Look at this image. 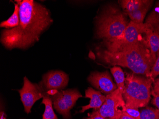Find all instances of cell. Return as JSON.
<instances>
[{"mask_svg":"<svg viewBox=\"0 0 159 119\" xmlns=\"http://www.w3.org/2000/svg\"><path fill=\"white\" fill-rule=\"evenodd\" d=\"M145 34L148 47L151 51L152 58L155 62L159 51V25L151 27L147 30Z\"/></svg>","mask_w":159,"mask_h":119,"instance_id":"7c38bea8","label":"cell"},{"mask_svg":"<svg viewBox=\"0 0 159 119\" xmlns=\"http://www.w3.org/2000/svg\"><path fill=\"white\" fill-rule=\"evenodd\" d=\"M150 1L147 0H121L119 2L126 13L137 10L148 4Z\"/></svg>","mask_w":159,"mask_h":119,"instance_id":"4fadbf2b","label":"cell"},{"mask_svg":"<svg viewBox=\"0 0 159 119\" xmlns=\"http://www.w3.org/2000/svg\"><path fill=\"white\" fill-rule=\"evenodd\" d=\"M153 82L150 78L128 74L122 93L126 106L138 109L147 106L151 100Z\"/></svg>","mask_w":159,"mask_h":119,"instance_id":"277c9868","label":"cell"},{"mask_svg":"<svg viewBox=\"0 0 159 119\" xmlns=\"http://www.w3.org/2000/svg\"><path fill=\"white\" fill-rule=\"evenodd\" d=\"M120 119H135V118H133V117H131V116L129 115L127 113H125V112H122V114H121L120 118Z\"/></svg>","mask_w":159,"mask_h":119,"instance_id":"d4e9b609","label":"cell"},{"mask_svg":"<svg viewBox=\"0 0 159 119\" xmlns=\"http://www.w3.org/2000/svg\"><path fill=\"white\" fill-rule=\"evenodd\" d=\"M150 27L145 23L137 24L131 21L120 36L102 44L101 47L96 48V52L102 51L112 53L122 46L135 43L138 41L142 37V35L145 34Z\"/></svg>","mask_w":159,"mask_h":119,"instance_id":"5b68a950","label":"cell"},{"mask_svg":"<svg viewBox=\"0 0 159 119\" xmlns=\"http://www.w3.org/2000/svg\"><path fill=\"white\" fill-rule=\"evenodd\" d=\"M152 95L153 97V99L152 100V103L153 104L154 106L157 107V109L159 110V96L155 94L152 90Z\"/></svg>","mask_w":159,"mask_h":119,"instance_id":"cb8c5ba5","label":"cell"},{"mask_svg":"<svg viewBox=\"0 0 159 119\" xmlns=\"http://www.w3.org/2000/svg\"><path fill=\"white\" fill-rule=\"evenodd\" d=\"M86 98H90L89 104L82 106L80 112L83 113L86 110L94 109L97 110L100 109L104 103L106 99V96L102 94L101 92L94 90L93 88L89 87L85 90Z\"/></svg>","mask_w":159,"mask_h":119,"instance_id":"8fae6325","label":"cell"},{"mask_svg":"<svg viewBox=\"0 0 159 119\" xmlns=\"http://www.w3.org/2000/svg\"><path fill=\"white\" fill-rule=\"evenodd\" d=\"M122 112H125L135 119H141V114L138 108L128 107L125 104L122 107Z\"/></svg>","mask_w":159,"mask_h":119,"instance_id":"ffe728a7","label":"cell"},{"mask_svg":"<svg viewBox=\"0 0 159 119\" xmlns=\"http://www.w3.org/2000/svg\"><path fill=\"white\" fill-rule=\"evenodd\" d=\"M96 56L101 61L112 66L128 68L135 74L150 78L155 63L146 38L122 46L115 52H97Z\"/></svg>","mask_w":159,"mask_h":119,"instance_id":"7a4b0ae2","label":"cell"},{"mask_svg":"<svg viewBox=\"0 0 159 119\" xmlns=\"http://www.w3.org/2000/svg\"><path fill=\"white\" fill-rule=\"evenodd\" d=\"M18 91L25 107V112L28 114L31 112L35 103L43 98L46 93L40 83L33 84L26 77L24 78L23 87Z\"/></svg>","mask_w":159,"mask_h":119,"instance_id":"52a82bcc","label":"cell"},{"mask_svg":"<svg viewBox=\"0 0 159 119\" xmlns=\"http://www.w3.org/2000/svg\"><path fill=\"white\" fill-rule=\"evenodd\" d=\"M89 83L105 95L110 94L118 89L108 71H93L87 78Z\"/></svg>","mask_w":159,"mask_h":119,"instance_id":"30bf717a","label":"cell"},{"mask_svg":"<svg viewBox=\"0 0 159 119\" xmlns=\"http://www.w3.org/2000/svg\"><path fill=\"white\" fill-rule=\"evenodd\" d=\"M110 71L116 81L118 89L120 93L122 94L125 88V80L124 71L120 67L118 66H113L110 69Z\"/></svg>","mask_w":159,"mask_h":119,"instance_id":"2e32d148","label":"cell"},{"mask_svg":"<svg viewBox=\"0 0 159 119\" xmlns=\"http://www.w3.org/2000/svg\"><path fill=\"white\" fill-rule=\"evenodd\" d=\"M14 9L12 15L7 20L2 21L0 24V27L5 29H11L16 27L20 21V8L18 4L14 3Z\"/></svg>","mask_w":159,"mask_h":119,"instance_id":"9a60e30c","label":"cell"},{"mask_svg":"<svg viewBox=\"0 0 159 119\" xmlns=\"http://www.w3.org/2000/svg\"><path fill=\"white\" fill-rule=\"evenodd\" d=\"M158 76H159V51L157 53L155 63L151 70L150 78L154 80L155 78Z\"/></svg>","mask_w":159,"mask_h":119,"instance_id":"44dd1931","label":"cell"},{"mask_svg":"<svg viewBox=\"0 0 159 119\" xmlns=\"http://www.w3.org/2000/svg\"><path fill=\"white\" fill-rule=\"evenodd\" d=\"M153 88L152 91L155 94L159 96V77L153 80Z\"/></svg>","mask_w":159,"mask_h":119,"instance_id":"603a6c76","label":"cell"},{"mask_svg":"<svg viewBox=\"0 0 159 119\" xmlns=\"http://www.w3.org/2000/svg\"><path fill=\"white\" fill-rule=\"evenodd\" d=\"M141 119H159V110L157 108L146 107L140 112Z\"/></svg>","mask_w":159,"mask_h":119,"instance_id":"ac0fdd59","label":"cell"},{"mask_svg":"<svg viewBox=\"0 0 159 119\" xmlns=\"http://www.w3.org/2000/svg\"><path fill=\"white\" fill-rule=\"evenodd\" d=\"M20 8L18 26L4 29L0 42L8 50H26L34 45L53 22L51 13L46 6L34 0H16Z\"/></svg>","mask_w":159,"mask_h":119,"instance_id":"6da1fadb","label":"cell"},{"mask_svg":"<svg viewBox=\"0 0 159 119\" xmlns=\"http://www.w3.org/2000/svg\"><path fill=\"white\" fill-rule=\"evenodd\" d=\"M53 108L61 114L64 119H69L70 111L74 107L77 101L83 97L76 89L57 91L50 95Z\"/></svg>","mask_w":159,"mask_h":119,"instance_id":"8992f818","label":"cell"},{"mask_svg":"<svg viewBox=\"0 0 159 119\" xmlns=\"http://www.w3.org/2000/svg\"><path fill=\"white\" fill-rule=\"evenodd\" d=\"M153 3L152 1H150L148 4L134 11L127 12V14L131 19L132 21L137 24H143L144 19L146 16V13L150 9Z\"/></svg>","mask_w":159,"mask_h":119,"instance_id":"5bb4252c","label":"cell"},{"mask_svg":"<svg viewBox=\"0 0 159 119\" xmlns=\"http://www.w3.org/2000/svg\"><path fill=\"white\" fill-rule=\"evenodd\" d=\"M145 24L150 27L155 26L159 25V2L146 19Z\"/></svg>","mask_w":159,"mask_h":119,"instance_id":"d6986e66","label":"cell"},{"mask_svg":"<svg viewBox=\"0 0 159 119\" xmlns=\"http://www.w3.org/2000/svg\"><path fill=\"white\" fill-rule=\"evenodd\" d=\"M41 103L45 105V111L43 115V119H58L53 111V104L50 95L45 93Z\"/></svg>","mask_w":159,"mask_h":119,"instance_id":"e0dca14e","label":"cell"},{"mask_svg":"<svg viewBox=\"0 0 159 119\" xmlns=\"http://www.w3.org/2000/svg\"><path fill=\"white\" fill-rule=\"evenodd\" d=\"M69 76L61 71H51L44 74L40 84L45 93L52 91H60L68 84Z\"/></svg>","mask_w":159,"mask_h":119,"instance_id":"9c48e42d","label":"cell"},{"mask_svg":"<svg viewBox=\"0 0 159 119\" xmlns=\"http://www.w3.org/2000/svg\"><path fill=\"white\" fill-rule=\"evenodd\" d=\"M125 104L122 94L117 90L106 95V99L101 108L96 110L100 115L110 119H120L122 114V107Z\"/></svg>","mask_w":159,"mask_h":119,"instance_id":"ba28073f","label":"cell"},{"mask_svg":"<svg viewBox=\"0 0 159 119\" xmlns=\"http://www.w3.org/2000/svg\"><path fill=\"white\" fill-rule=\"evenodd\" d=\"M87 119H110L108 118H104L99 114L97 111L95 110L93 111L91 114H89V117Z\"/></svg>","mask_w":159,"mask_h":119,"instance_id":"7402d4cb","label":"cell"},{"mask_svg":"<svg viewBox=\"0 0 159 119\" xmlns=\"http://www.w3.org/2000/svg\"><path fill=\"white\" fill-rule=\"evenodd\" d=\"M129 23L125 14L114 5H108L102 9L95 21L96 39L101 40V45L120 36Z\"/></svg>","mask_w":159,"mask_h":119,"instance_id":"3957f363","label":"cell"}]
</instances>
